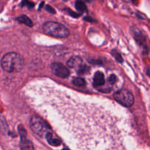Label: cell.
I'll return each instance as SVG.
<instances>
[{"label": "cell", "mask_w": 150, "mask_h": 150, "mask_svg": "<svg viewBox=\"0 0 150 150\" xmlns=\"http://www.w3.org/2000/svg\"><path fill=\"white\" fill-rule=\"evenodd\" d=\"M133 32H133L134 38H136L138 43L140 45H142V46L146 48V41L144 35L142 33V32L139 29H137V28H134L133 29Z\"/></svg>", "instance_id": "cell-7"}, {"label": "cell", "mask_w": 150, "mask_h": 150, "mask_svg": "<svg viewBox=\"0 0 150 150\" xmlns=\"http://www.w3.org/2000/svg\"><path fill=\"white\" fill-rule=\"evenodd\" d=\"M42 30L45 34L57 38H66L70 31L64 25L55 21H47L42 25Z\"/></svg>", "instance_id": "cell-2"}, {"label": "cell", "mask_w": 150, "mask_h": 150, "mask_svg": "<svg viewBox=\"0 0 150 150\" xmlns=\"http://www.w3.org/2000/svg\"><path fill=\"white\" fill-rule=\"evenodd\" d=\"M117 76L115 75H111L110 76V77L108 78V82H109L111 84H114V83H116L117 81Z\"/></svg>", "instance_id": "cell-18"}, {"label": "cell", "mask_w": 150, "mask_h": 150, "mask_svg": "<svg viewBox=\"0 0 150 150\" xmlns=\"http://www.w3.org/2000/svg\"><path fill=\"white\" fill-rule=\"evenodd\" d=\"M73 83L76 86L83 87V86H86V81L82 78H76V79H73Z\"/></svg>", "instance_id": "cell-15"}, {"label": "cell", "mask_w": 150, "mask_h": 150, "mask_svg": "<svg viewBox=\"0 0 150 150\" xmlns=\"http://www.w3.org/2000/svg\"><path fill=\"white\" fill-rule=\"evenodd\" d=\"M44 5H45V1H42L40 3L39 7H38V11H40V10L42 8V7H45V6H44Z\"/></svg>", "instance_id": "cell-20"}, {"label": "cell", "mask_w": 150, "mask_h": 150, "mask_svg": "<svg viewBox=\"0 0 150 150\" xmlns=\"http://www.w3.org/2000/svg\"><path fill=\"white\" fill-rule=\"evenodd\" d=\"M83 20L86 21H88V22H91V23H93V22L96 21L95 20L94 18H92V17H90V16H85V17H83Z\"/></svg>", "instance_id": "cell-19"}, {"label": "cell", "mask_w": 150, "mask_h": 150, "mask_svg": "<svg viewBox=\"0 0 150 150\" xmlns=\"http://www.w3.org/2000/svg\"><path fill=\"white\" fill-rule=\"evenodd\" d=\"M44 9H45L48 13H51V14H56L55 9H54L53 7H51V5H49V4H46V5H45Z\"/></svg>", "instance_id": "cell-16"}, {"label": "cell", "mask_w": 150, "mask_h": 150, "mask_svg": "<svg viewBox=\"0 0 150 150\" xmlns=\"http://www.w3.org/2000/svg\"><path fill=\"white\" fill-rule=\"evenodd\" d=\"M20 148L21 150H34V145L30 140L22 138L20 141Z\"/></svg>", "instance_id": "cell-10"}, {"label": "cell", "mask_w": 150, "mask_h": 150, "mask_svg": "<svg viewBox=\"0 0 150 150\" xmlns=\"http://www.w3.org/2000/svg\"><path fill=\"white\" fill-rule=\"evenodd\" d=\"M67 64L70 68L76 70L79 75H83L87 73L89 69L86 64H83L82 59L79 57H73L70 58L67 61Z\"/></svg>", "instance_id": "cell-5"}, {"label": "cell", "mask_w": 150, "mask_h": 150, "mask_svg": "<svg viewBox=\"0 0 150 150\" xmlns=\"http://www.w3.org/2000/svg\"><path fill=\"white\" fill-rule=\"evenodd\" d=\"M62 150H69V149H62Z\"/></svg>", "instance_id": "cell-23"}, {"label": "cell", "mask_w": 150, "mask_h": 150, "mask_svg": "<svg viewBox=\"0 0 150 150\" xmlns=\"http://www.w3.org/2000/svg\"><path fill=\"white\" fill-rule=\"evenodd\" d=\"M112 54H113V56L115 57L116 59L117 60V62H120V63L122 62V61H123L121 55H120L118 52H114V51H113Z\"/></svg>", "instance_id": "cell-17"}, {"label": "cell", "mask_w": 150, "mask_h": 150, "mask_svg": "<svg viewBox=\"0 0 150 150\" xmlns=\"http://www.w3.org/2000/svg\"><path fill=\"white\" fill-rule=\"evenodd\" d=\"M75 8L78 13L83 14L84 13H88V9L86 5V3L83 0H76L75 1Z\"/></svg>", "instance_id": "cell-9"}, {"label": "cell", "mask_w": 150, "mask_h": 150, "mask_svg": "<svg viewBox=\"0 0 150 150\" xmlns=\"http://www.w3.org/2000/svg\"><path fill=\"white\" fill-rule=\"evenodd\" d=\"M16 20L20 23L26 25V26H29V27H32L33 26V22H32V21L27 16H26V15H21V16H18V17L16 18Z\"/></svg>", "instance_id": "cell-12"}, {"label": "cell", "mask_w": 150, "mask_h": 150, "mask_svg": "<svg viewBox=\"0 0 150 150\" xmlns=\"http://www.w3.org/2000/svg\"><path fill=\"white\" fill-rule=\"evenodd\" d=\"M105 83V77L103 73L98 71L95 73L93 79V85L95 86H100Z\"/></svg>", "instance_id": "cell-8"}, {"label": "cell", "mask_w": 150, "mask_h": 150, "mask_svg": "<svg viewBox=\"0 0 150 150\" xmlns=\"http://www.w3.org/2000/svg\"><path fill=\"white\" fill-rule=\"evenodd\" d=\"M115 100L125 107H130L134 103V97L132 92L127 89H120L114 95Z\"/></svg>", "instance_id": "cell-4"}, {"label": "cell", "mask_w": 150, "mask_h": 150, "mask_svg": "<svg viewBox=\"0 0 150 150\" xmlns=\"http://www.w3.org/2000/svg\"><path fill=\"white\" fill-rule=\"evenodd\" d=\"M62 1H69V0H62Z\"/></svg>", "instance_id": "cell-22"}, {"label": "cell", "mask_w": 150, "mask_h": 150, "mask_svg": "<svg viewBox=\"0 0 150 150\" xmlns=\"http://www.w3.org/2000/svg\"><path fill=\"white\" fill-rule=\"evenodd\" d=\"M51 70L55 76L62 79H66L70 76V71L62 63L54 62L51 66Z\"/></svg>", "instance_id": "cell-6"}, {"label": "cell", "mask_w": 150, "mask_h": 150, "mask_svg": "<svg viewBox=\"0 0 150 150\" xmlns=\"http://www.w3.org/2000/svg\"><path fill=\"white\" fill-rule=\"evenodd\" d=\"M85 3H88V4H91L93 1V0H83Z\"/></svg>", "instance_id": "cell-21"}, {"label": "cell", "mask_w": 150, "mask_h": 150, "mask_svg": "<svg viewBox=\"0 0 150 150\" xmlns=\"http://www.w3.org/2000/svg\"><path fill=\"white\" fill-rule=\"evenodd\" d=\"M62 10L64 13H67V15L70 16V17H73L74 18H78L81 17L82 15L81 14V13H76V12L73 11V10H72L70 8H68V7H64V8H63Z\"/></svg>", "instance_id": "cell-14"}, {"label": "cell", "mask_w": 150, "mask_h": 150, "mask_svg": "<svg viewBox=\"0 0 150 150\" xmlns=\"http://www.w3.org/2000/svg\"><path fill=\"white\" fill-rule=\"evenodd\" d=\"M45 137H46L47 142H48V144H51V146H59V145H61V144H62L61 140L59 139H57V138L54 137V135H53V133H51V131L47 133L46 136H45Z\"/></svg>", "instance_id": "cell-11"}, {"label": "cell", "mask_w": 150, "mask_h": 150, "mask_svg": "<svg viewBox=\"0 0 150 150\" xmlns=\"http://www.w3.org/2000/svg\"><path fill=\"white\" fill-rule=\"evenodd\" d=\"M30 127L32 131L39 136H42L51 131L46 122L41 117L37 115H34L30 119Z\"/></svg>", "instance_id": "cell-3"}, {"label": "cell", "mask_w": 150, "mask_h": 150, "mask_svg": "<svg viewBox=\"0 0 150 150\" xmlns=\"http://www.w3.org/2000/svg\"><path fill=\"white\" fill-rule=\"evenodd\" d=\"M19 6L21 8H23V7H27L29 10H32V9H33L35 7V4L34 2H32V1H29V0H21L20 4H19Z\"/></svg>", "instance_id": "cell-13"}, {"label": "cell", "mask_w": 150, "mask_h": 150, "mask_svg": "<svg viewBox=\"0 0 150 150\" xmlns=\"http://www.w3.org/2000/svg\"><path fill=\"white\" fill-rule=\"evenodd\" d=\"M24 64V59L19 54L10 52L3 56L1 65L3 70L7 73H16L21 70Z\"/></svg>", "instance_id": "cell-1"}]
</instances>
